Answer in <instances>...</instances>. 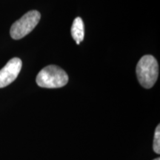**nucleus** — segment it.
I'll list each match as a JSON object with an SVG mask.
<instances>
[{
	"mask_svg": "<svg viewBox=\"0 0 160 160\" xmlns=\"http://www.w3.org/2000/svg\"><path fill=\"white\" fill-rule=\"evenodd\" d=\"M139 82L145 88H151L159 76V65L153 56L146 55L140 59L137 66Z\"/></svg>",
	"mask_w": 160,
	"mask_h": 160,
	"instance_id": "1",
	"label": "nucleus"
},
{
	"mask_svg": "<svg viewBox=\"0 0 160 160\" xmlns=\"http://www.w3.org/2000/svg\"><path fill=\"white\" fill-rule=\"evenodd\" d=\"M71 35L77 45H79L80 42L83 41L85 28H84V23L82 18L77 17L73 20L71 27Z\"/></svg>",
	"mask_w": 160,
	"mask_h": 160,
	"instance_id": "5",
	"label": "nucleus"
},
{
	"mask_svg": "<svg viewBox=\"0 0 160 160\" xmlns=\"http://www.w3.org/2000/svg\"><path fill=\"white\" fill-rule=\"evenodd\" d=\"M153 160H160V159H159V158H157V159H153Z\"/></svg>",
	"mask_w": 160,
	"mask_h": 160,
	"instance_id": "7",
	"label": "nucleus"
},
{
	"mask_svg": "<svg viewBox=\"0 0 160 160\" xmlns=\"http://www.w3.org/2000/svg\"><path fill=\"white\" fill-rule=\"evenodd\" d=\"M22 62L19 58H13L0 70V88L9 85L17 79L21 71Z\"/></svg>",
	"mask_w": 160,
	"mask_h": 160,
	"instance_id": "4",
	"label": "nucleus"
},
{
	"mask_svg": "<svg viewBox=\"0 0 160 160\" xmlns=\"http://www.w3.org/2000/svg\"><path fill=\"white\" fill-rule=\"evenodd\" d=\"M68 82V76L61 68L49 65L44 68L37 77V85L45 88H59Z\"/></svg>",
	"mask_w": 160,
	"mask_h": 160,
	"instance_id": "2",
	"label": "nucleus"
},
{
	"mask_svg": "<svg viewBox=\"0 0 160 160\" xmlns=\"http://www.w3.org/2000/svg\"><path fill=\"white\" fill-rule=\"evenodd\" d=\"M153 151L157 154L160 153V125H159L157 127L155 131L154 139H153Z\"/></svg>",
	"mask_w": 160,
	"mask_h": 160,
	"instance_id": "6",
	"label": "nucleus"
},
{
	"mask_svg": "<svg viewBox=\"0 0 160 160\" xmlns=\"http://www.w3.org/2000/svg\"><path fill=\"white\" fill-rule=\"evenodd\" d=\"M40 18L41 15L37 11H31L26 13L12 25L10 31L11 37L13 39H20L25 37L35 28Z\"/></svg>",
	"mask_w": 160,
	"mask_h": 160,
	"instance_id": "3",
	"label": "nucleus"
}]
</instances>
